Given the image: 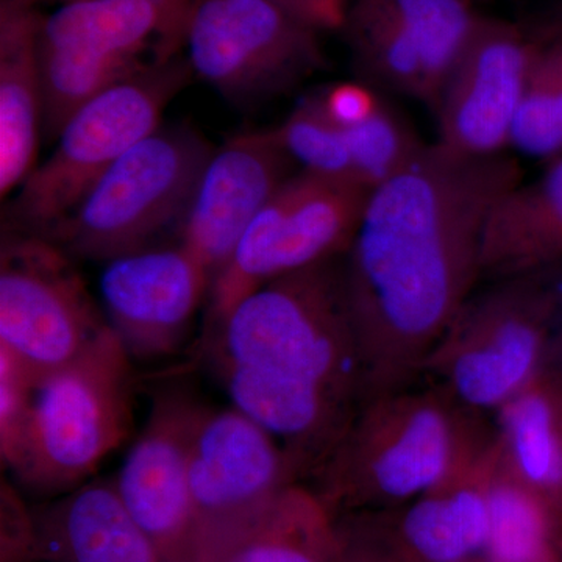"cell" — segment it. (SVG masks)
<instances>
[{"mask_svg":"<svg viewBox=\"0 0 562 562\" xmlns=\"http://www.w3.org/2000/svg\"><path fill=\"white\" fill-rule=\"evenodd\" d=\"M520 179L506 154L469 158L435 143L371 191L342 257L368 398L419 382L432 347L482 280L487 216Z\"/></svg>","mask_w":562,"mask_h":562,"instance_id":"obj_1","label":"cell"},{"mask_svg":"<svg viewBox=\"0 0 562 562\" xmlns=\"http://www.w3.org/2000/svg\"><path fill=\"white\" fill-rule=\"evenodd\" d=\"M206 344L232 406L313 482L368 398L342 257L262 284Z\"/></svg>","mask_w":562,"mask_h":562,"instance_id":"obj_2","label":"cell"},{"mask_svg":"<svg viewBox=\"0 0 562 562\" xmlns=\"http://www.w3.org/2000/svg\"><path fill=\"white\" fill-rule=\"evenodd\" d=\"M494 431L435 384L368 398L312 486L336 516L386 512L452 475Z\"/></svg>","mask_w":562,"mask_h":562,"instance_id":"obj_3","label":"cell"},{"mask_svg":"<svg viewBox=\"0 0 562 562\" xmlns=\"http://www.w3.org/2000/svg\"><path fill=\"white\" fill-rule=\"evenodd\" d=\"M192 0H74L44 16L40 33L43 133L114 85L179 57Z\"/></svg>","mask_w":562,"mask_h":562,"instance_id":"obj_4","label":"cell"},{"mask_svg":"<svg viewBox=\"0 0 562 562\" xmlns=\"http://www.w3.org/2000/svg\"><path fill=\"white\" fill-rule=\"evenodd\" d=\"M552 271L492 281L471 295L422 368L462 408L494 416L553 364L558 292Z\"/></svg>","mask_w":562,"mask_h":562,"instance_id":"obj_5","label":"cell"},{"mask_svg":"<svg viewBox=\"0 0 562 562\" xmlns=\"http://www.w3.org/2000/svg\"><path fill=\"white\" fill-rule=\"evenodd\" d=\"M132 386V358L110 327L66 364L36 375L14 479L38 494L87 483L131 435Z\"/></svg>","mask_w":562,"mask_h":562,"instance_id":"obj_6","label":"cell"},{"mask_svg":"<svg viewBox=\"0 0 562 562\" xmlns=\"http://www.w3.org/2000/svg\"><path fill=\"white\" fill-rule=\"evenodd\" d=\"M192 74L173 58L85 103L58 132L9 205L11 231L47 236L133 146L157 131L166 106Z\"/></svg>","mask_w":562,"mask_h":562,"instance_id":"obj_7","label":"cell"},{"mask_svg":"<svg viewBox=\"0 0 562 562\" xmlns=\"http://www.w3.org/2000/svg\"><path fill=\"white\" fill-rule=\"evenodd\" d=\"M213 149L188 127H158L133 146L44 238L77 257L110 261L144 249L183 220Z\"/></svg>","mask_w":562,"mask_h":562,"instance_id":"obj_8","label":"cell"},{"mask_svg":"<svg viewBox=\"0 0 562 562\" xmlns=\"http://www.w3.org/2000/svg\"><path fill=\"white\" fill-rule=\"evenodd\" d=\"M371 191L355 181L292 173L243 233L211 281L205 333L262 284L344 257Z\"/></svg>","mask_w":562,"mask_h":562,"instance_id":"obj_9","label":"cell"},{"mask_svg":"<svg viewBox=\"0 0 562 562\" xmlns=\"http://www.w3.org/2000/svg\"><path fill=\"white\" fill-rule=\"evenodd\" d=\"M184 49L192 74L238 106L284 94L325 63L321 32L273 0H192Z\"/></svg>","mask_w":562,"mask_h":562,"instance_id":"obj_10","label":"cell"},{"mask_svg":"<svg viewBox=\"0 0 562 562\" xmlns=\"http://www.w3.org/2000/svg\"><path fill=\"white\" fill-rule=\"evenodd\" d=\"M106 327L68 251L31 233L3 236L0 346L40 375L76 358Z\"/></svg>","mask_w":562,"mask_h":562,"instance_id":"obj_11","label":"cell"},{"mask_svg":"<svg viewBox=\"0 0 562 562\" xmlns=\"http://www.w3.org/2000/svg\"><path fill=\"white\" fill-rule=\"evenodd\" d=\"M295 483L303 482L294 462L260 424L235 406H203L190 452L198 553L209 557Z\"/></svg>","mask_w":562,"mask_h":562,"instance_id":"obj_12","label":"cell"},{"mask_svg":"<svg viewBox=\"0 0 562 562\" xmlns=\"http://www.w3.org/2000/svg\"><path fill=\"white\" fill-rule=\"evenodd\" d=\"M539 47L519 25L483 16L432 110L436 143L462 157L505 155Z\"/></svg>","mask_w":562,"mask_h":562,"instance_id":"obj_13","label":"cell"},{"mask_svg":"<svg viewBox=\"0 0 562 562\" xmlns=\"http://www.w3.org/2000/svg\"><path fill=\"white\" fill-rule=\"evenodd\" d=\"M498 460L501 447L492 431L452 475L414 501L339 519L401 562L483 560Z\"/></svg>","mask_w":562,"mask_h":562,"instance_id":"obj_14","label":"cell"},{"mask_svg":"<svg viewBox=\"0 0 562 562\" xmlns=\"http://www.w3.org/2000/svg\"><path fill=\"white\" fill-rule=\"evenodd\" d=\"M203 405L169 390L151 402L149 417L122 462L114 490L162 561L198 553L190 494V452Z\"/></svg>","mask_w":562,"mask_h":562,"instance_id":"obj_15","label":"cell"},{"mask_svg":"<svg viewBox=\"0 0 562 562\" xmlns=\"http://www.w3.org/2000/svg\"><path fill=\"white\" fill-rule=\"evenodd\" d=\"M210 288V272L181 244L131 251L105 262L103 316L132 361L158 360L180 349Z\"/></svg>","mask_w":562,"mask_h":562,"instance_id":"obj_16","label":"cell"},{"mask_svg":"<svg viewBox=\"0 0 562 562\" xmlns=\"http://www.w3.org/2000/svg\"><path fill=\"white\" fill-rule=\"evenodd\" d=\"M292 168L276 128L243 133L210 155L181 220L180 244L205 266L211 281Z\"/></svg>","mask_w":562,"mask_h":562,"instance_id":"obj_17","label":"cell"},{"mask_svg":"<svg viewBox=\"0 0 562 562\" xmlns=\"http://www.w3.org/2000/svg\"><path fill=\"white\" fill-rule=\"evenodd\" d=\"M36 0H0V192H16L31 176L43 133Z\"/></svg>","mask_w":562,"mask_h":562,"instance_id":"obj_18","label":"cell"},{"mask_svg":"<svg viewBox=\"0 0 562 562\" xmlns=\"http://www.w3.org/2000/svg\"><path fill=\"white\" fill-rule=\"evenodd\" d=\"M562 265V154L531 183L498 199L484 225L482 280L553 271Z\"/></svg>","mask_w":562,"mask_h":562,"instance_id":"obj_19","label":"cell"},{"mask_svg":"<svg viewBox=\"0 0 562 562\" xmlns=\"http://www.w3.org/2000/svg\"><path fill=\"white\" fill-rule=\"evenodd\" d=\"M205 560L342 562L339 517L312 484H291L225 538Z\"/></svg>","mask_w":562,"mask_h":562,"instance_id":"obj_20","label":"cell"},{"mask_svg":"<svg viewBox=\"0 0 562 562\" xmlns=\"http://www.w3.org/2000/svg\"><path fill=\"white\" fill-rule=\"evenodd\" d=\"M38 550L52 562H162L113 482L69 491L47 514Z\"/></svg>","mask_w":562,"mask_h":562,"instance_id":"obj_21","label":"cell"},{"mask_svg":"<svg viewBox=\"0 0 562 562\" xmlns=\"http://www.w3.org/2000/svg\"><path fill=\"white\" fill-rule=\"evenodd\" d=\"M492 425L503 464L562 519V369L549 366Z\"/></svg>","mask_w":562,"mask_h":562,"instance_id":"obj_22","label":"cell"},{"mask_svg":"<svg viewBox=\"0 0 562 562\" xmlns=\"http://www.w3.org/2000/svg\"><path fill=\"white\" fill-rule=\"evenodd\" d=\"M342 32L361 81L435 110L438 92L427 63L401 21L380 0H353Z\"/></svg>","mask_w":562,"mask_h":562,"instance_id":"obj_23","label":"cell"},{"mask_svg":"<svg viewBox=\"0 0 562 562\" xmlns=\"http://www.w3.org/2000/svg\"><path fill=\"white\" fill-rule=\"evenodd\" d=\"M561 535V517L519 482L501 457L492 480L490 532L483 560L562 562Z\"/></svg>","mask_w":562,"mask_h":562,"instance_id":"obj_24","label":"cell"},{"mask_svg":"<svg viewBox=\"0 0 562 562\" xmlns=\"http://www.w3.org/2000/svg\"><path fill=\"white\" fill-rule=\"evenodd\" d=\"M401 21L430 70L436 92L471 43L483 16L472 0H380ZM436 99V103H438ZM436 106V105H435Z\"/></svg>","mask_w":562,"mask_h":562,"instance_id":"obj_25","label":"cell"},{"mask_svg":"<svg viewBox=\"0 0 562 562\" xmlns=\"http://www.w3.org/2000/svg\"><path fill=\"white\" fill-rule=\"evenodd\" d=\"M512 147L535 158H557L562 154V21L539 47Z\"/></svg>","mask_w":562,"mask_h":562,"instance_id":"obj_26","label":"cell"},{"mask_svg":"<svg viewBox=\"0 0 562 562\" xmlns=\"http://www.w3.org/2000/svg\"><path fill=\"white\" fill-rule=\"evenodd\" d=\"M344 133L355 179L369 191L405 171L427 146L401 111L383 98L368 121Z\"/></svg>","mask_w":562,"mask_h":562,"instance_id":"obj_27","label":"cell"},{"mask_svg":"<svg viewBox=\"0 0 562 562\" xmlns=\"http://www.w3.org/2000/svg\"><path fill=\"white\" fill-rule=\"evenodd\" d=\"M276 132L299 171L358 183L346 133L325 113L321 94L299 102Z\"/></svg>","mask_w":562,"mask_h":562,"instance_id":"obj_28","label":"cell"},{"mask_svg":"<svg viewBox=\"0 0 562 562\" xmlns=\"http://www.w3.org/2000/svg\"><path fill=\"white\" fill-rule=\"evenodd\" d=\"M36 373L5 346H0V454L7 471L20 458Z\"/></svg>","mask_w":562,"mask_h":562,"instance_id":"obj_29","label":"cell"},{"mask_svg":"<svg viewBox=\"0 0 562 562\" xmlns=\"http://www.w3.org/2000/svg\"><path fill=\"white\" fill-rule=\"evenodd\" d=\"M325 113L342 131L362 124L375 113L382 95L364 81H344L321 92Z\"/></svg>","mask_w":562,"mask_h":562,"instance_id":"obj_30","label":"cell"},{"mask_svg":"<svg viewBox=\"0 0 562 562\" xmlns=\"http://www.w3.org/2000/svg\"><path fill=\"white\" fill-rule=\"evenodd\" d=\"M317 32L342 31L350 0H273Z\"/></svg>","mask_w":562,"mask_h":562,"instance_id":"obj_31","label":"cell"},{"mask_svg":"<svg viewBox=\"0 0 562 562\" xmlns=\"http://www.w3.org/2000/svg\"><path fill=\"white\" fill-rule=\"evenodd\" d=\"M342 539V562H401L390 553L355 531L349 525L339 519Z\"/></svg>","mask_w":562,"mask_h":562,"instance_id":"obj_32","label":"cell"},{"mask_svg":"<svg viewBox=\"0 0 562 562\" xmlns=\"http://www.w3.org/2000/svg\"><path fill=\"white\" fill-rule=\"evenodd\" d=\"M558 292L557 335H554L553 364L562 369V276L553 277Z\"/></svg>","mask_w":562,"mask_h":562,"instance_id":"obj_33","label":"cell"},{"mask_svg":"<svg viewBox=\"0 0 562 562\" xmlns=\"http://www.w3.org/2000/svg\"><path fill=\"white\" fill-rule=\"evenodd\" d=\"M162 562H209L202 554L194 553L190 554V557L177 558V560H168Z\"/></svg>","mask_w":562,"mask_h":562,"instance_id":"obj_34","label":"cell"},{"mask_svg":"<svg viewBox=\"0 0 562 562\" xmlns=\"http://www.w3.org/2000/svg\"><path fill=\"white\" fill-rule=\"evenodd\" d=\"M36 2L41 3L44 2V0H36ZM52 2H58L61 5V3L74 2V0H52Z\"/></svg>","mask_w":562,"mask_h":562,"instance_id":"obj_35","label":"cell"},{"mask_svg":"<svg viewBox=\"0 0 562 562\" xmlns=\"http://www.w3.org/2000/svg\"><path fill=\"white\" fill-rule=\"evenodd\" d=\"M475 562H487L486 560H479V561H475Z\"/></svg>","mask_w":562,"mask_h":562,"instance_id":"obj_36","label":"cell"},{"mask_svg":"<svg viewBox=\"0 0 562 562\" xmlns=\"http://www.w3.org/2000/svg\"><path fill=\"white\" fill-rule=\"evenodd\" d=\"M561 550H562V535H561Z\"/></svg>","mask_w":562,"mask_h":562,"instance_id":"obj_37","label":"cell"}]
</instances>
